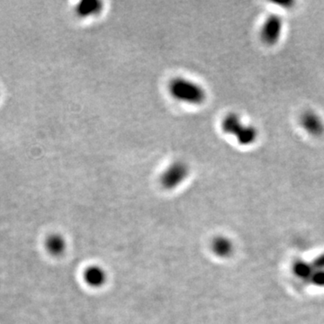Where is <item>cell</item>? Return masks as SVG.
I'll use <instances>...</instances> for the list:
<instances>
[{
  "mask_svg": "<svg viewBox=\"0 0 324 324\" xmlns=\"http://www.w3.org/2000/svg\"><path fill=\"white\" fill-rule=\"evenodd\" d=\"M283 19L277 15H271L265 20L260 31L262 42L272 46L280 40L283 31Z\"/></svg>",
  "mask_w": 324,
  "mask_h": 324,
  "instance_id": "3",
  "label": "cell"
},
{
  "mask_svg": "<svg viewBox=\"0 0 324 324\" xmlns=\"http://www.w3.org/2000/svg\"><path fill=\"white\" fill-rule=\"evenodd\" d=\"M84 277H85V281L89 285L93 287H99L105 284L106 275L102 268L98 266H93L86 269L84 273Z\"/></svg>",
  "mask_w": 324,
  "mask_h": 324,
  "instance_id": "6",
  "label": "cell"
},
{
  "mask_svg": "<svg viewBox=\"0 0 324 324\" xmlns=\"http://www.w3.org/2000/svg\"><path fill=\"white\" fill-rule=\"evenodd\" d=\"M300 125L303 129L312 136L319 137L323 135V119L312 110H307L303 113L300 117Z\"/></svg>",
  "mask_w": 324,
  "mask_h": 324,
  "instance_id": "5",
  "label": "cell"
},
{
  "mask_svg": "<svg viewBox=\"0 0 324 324\" xmlns=\"http://www.w3.org/2000/svg\"><path fill=\"white\" fill-rule=\"evenodd\" d=\"M169 92L172 97L193 105L202 104L207 98L205 91L196 83L185 78H175L169 83Z\"/></svg>",
  "mask_w": 324,
  "mask_h": 324,
  "instance_id": "2",
  "label": "cell"
},
{
  "mask_svg": "<svg viewBox=\"0 0 324 324\" xmlns=\"http://www.w3.org/2000/svg\"><path fill=\"white\" fill-rule=\"evenodd\" d=\"M223 132L234 137L241 145H251L258 139L257 129L243 124L241 117L236 113H229L222 121Z\"/></svg>",
  "mask_w": 324,
  "mask_h": 324,
  "instance_id": "1",
  "label": "cell"
},
{
  "mask_svg": "<svg viewBox=\"0 0 324 324\" xmlns=\"http://www.w3.org/2000/svg\"><path fill=\"white\" fill-rule=\"evenodd\" d=\"M213 250L218 256L226 257L231 252V243L226 238L217 237L213 242Z\"/></svg>",
  "mask_w": 324,
  "mask_h": 324,
  "instance_id": "9",
  "label": "cell"
},
{
  "mask_svg": "<svg viewBox=\"0 0 324 324\" xmlns=\"http://www.w3.org/2000/svg\"><path fill=\"white\" fill-rule=\"evenodd\" d=\"M45 247L51 255L59 257L66 250V242L61 235L52 234L46 240Z\"/></svg>",
  "mask_w": 324,
  "mask_h": 324,
  "instance_id": "7",
  "label": "cell"
},
{
  "mask_svg": "<svg viewBox=\"0 0 324 324\" xmlns=\"http://www.w3.org/2000/svg\"><path fill=\"white\" fill-rule=\"evenodd\" d=\"M188 168L183 162H175L170 165L162 174L160 181L165 188H176L188 176Z\"/></svg>",
  "mask_w": 324,
  "mask_h": 324,
  "instance_id": "4",
  "label": "cell"
},
{
  "mask_svg": "<svg viewBox=\"0 0 324 324\" xmlns=\"http://www.w3.org/2000/svg\"><path fill=\"white\" fill-rule=\"evenodd\" d=\"M102 3L98 0H84L78 3L77 13L78 16L86 17L93 16L101 11Z\"/></svg>",
  "mask_w": 324,
  "mask_h": 324,
  "instance_id": "8",
  "label": "cell"
}]
</instances>
